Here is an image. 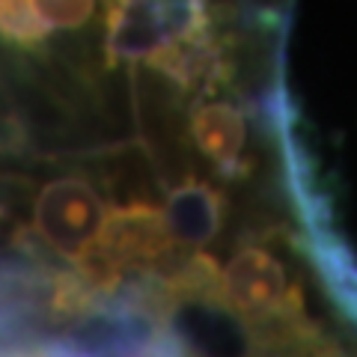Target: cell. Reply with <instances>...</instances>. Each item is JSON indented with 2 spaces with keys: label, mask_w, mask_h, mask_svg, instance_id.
I'll return each instance as SVG.
<instances>
[{
  "label": "cell",
  "mask_w": 357,
  "mask_h": 357,
  "mask_svg": "<svg viewBox=\"0 0 357 357\" xmlns=\"http://www.w3.org/2000/svg\"><path fill=\"white\" fill-rule=\"evenodd\" d=\"M227 199L218 188L199 178H185L164 199V220L170 238L185 248L203 250L220 236Z\"/></svg>",
  "instance_id": "cell-7"
},
{
  "label": "cell",
  "mask_w": 357,
  "mask_h": 357,
  "mask_svg": "<svg viewBox=\"0 0 357 357\" xmlns=\"http://www.w3.org/2000/svg\"><path fill=\"white\" fill-rule=\"evenodd\" d=\"M98 0H33L36 13L51 30H77L96 15Z\"/></svg>",
  "instance_id": "cell-9"
},
{
  "label": "cell",
  "mask_w": 357,
  "mask_h": 357,
  "mask_svg": "<svg viewBox=\"0 0 357 357\" xmlns=\"http://www.w3.org/2000/svg\"><path fill=\"white\" fill-rule=\"evenodd\" d=\"M0 36L21 48H36L51 36V27L36 13L33 0H0Z\"/></svg>",
  "instance_id": "cell-8"
},
{
  "label": "cell",
  "mask_w": 357,
  "mask_h": 357,
  "mask_svg": "<svg viewBox=\"0 0 357 357\" xmlns=\"http://www.w3.org/2000/svg\"><path fill=\"white\" fill-rule=\"evenodd\" d=\"M170 244L173 238L167 232L164 208L158 211L152 203H126L110 208L105 232L96 248H102L126 268L146 271Z\"/></svg>",
  "instance_id": "cell-3"
},
{
  "label": "cell",
  "mask_w": 357,
  "mask_h": 357,
  "mask_svg": "<svg viewBox=\"0 0 357 357\" xmlns=\"http://www.w3.org/2000/svg\"><path fill=\"white\" fill-rule=\"evenodd\" d=\"M194 146L199 155L215 164L223 176H241L248 170L244 164V146H248V116L229 98H203L191 110L188 122Z\"/></svg>",
  "instance_id": "cell-5"
},
{
  "label": "cell",
  "mask_w": 357,
  "mask_h": 357,
  "mask_svg": "<svg viewBox=\"0 0 357 357\" xmlns=\"http://www.w3.org/2000/svg\"><path fill=\"white\" fill-rule=\"evenodd\" d=\"M107 215V203L86 176H57L33 199V236L39 248L75 262L98 244Z\"/></svg>",
  "instance_id": "cell-2"
},
{
  "label": "cell",
  "mask_w": 357,
  "mask_h": 357,
  "mask_svg": "<svg viewBox=\"0 0 357 357\" xmlns=\"http://www.w3.org/2000/svg\"><path fill=\"white\" fill-rule=\"evenodd\" d=\"M107 57L110 63H149L155 66L173 48L149 0H107Z\"/></svg>",
  "instance_id": "cell-6"
},
{
  "label": "cell",
  "mask_w": 357,
  "mask_h": 357,
  "mask_svg": "<svg viewBox=\"0 0 357 357\" xmlns=\"http://www.w3.org/2000/svg\"><path fill=\"white\" fill-rule=\"evenodd\" d=\"M220 298L250 328L256 345H321L325 337L304 312V295L280 253L248 241L220 268Z\"/></svg>",
  "instance_id": "cell-1"
},
{
  "label": "cell",
  "mask_w": 357,
  "mask_h": 357,
  "mask_svg": "<svg viewBox=\"0 0 357 357\" xmlns=\"http://www.w3.org/2000/svg\"><path fill=\"white\" fill-rule=\"evenodd\" d=\"M301 253L316 268L321 286L340 316L357 331V253L342 236L340 223H325L316 229H304L298 241Z\"/></svg>",
  "instance_id": "cell-4"
}]
</instances>
